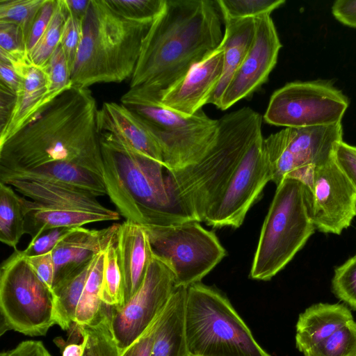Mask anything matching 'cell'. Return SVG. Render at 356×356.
Segmentation results:
<instances>
[{"mask_svg":"<svg viewBox=\"0 0 356 356\" xmlns=\"http://www.w3.org/2000/svg\"><path fill=\"white\" fill-rule=\"evenodd\" d=\"M97 111L90 90L72 85L0 145V169L24 170L68 162L103 177Z\"/></svg>","mask_w":356,"mask_h":356,"instance_id":"1","label":"cell"},{"mask_svg":"<svg viewBox=\"0 0 356 356\" xmlns=\"http://www.w3.org/2000/svg\"><path fill=\"white\" fill-rule=\"evenodd\" d=\"M222 16L216 1L165 0L143 42L129 88L159 95L218 49Z\"/></svg>","mask_w":356,"mask_h":356,"instance_id":"2","label":"cell"},{"mask_svg":"<svg viewBox=\"0 0 356 356\" xmlns=\"http://www.w3.org/2000/svg\"><path fill=\"white\" fill-rule=\"evenodd\" d=\"M218 120L216 141L197 162L176 170H165L166 182L175 200L199 222L204 221L248 149L262 135V117L250 107Z\"/></svg>","mask_w":356,"mask_h":356,"instance_id":"3","label":"cell"},{"mask_svg":"<svg viewBox=\"0 0 356 356\" xmlns=\"http://www.w3.org/2000/svg\"><path fill=\"white\" fill-rule=\"evenodd\" d=\"M99 134L107 195L127 220L144 227L194 221L170 193L163 164Z\"/></svg>","mask_w":356,"mask_h":356,"instance_id":"4","label":"cell"},{"mask_svg":"<svg viewBox=\"0 0 356 356\" xmlns=\"http://www.w3.org/2000/svg\"><path fill=\"white\" fill-rule=\"evenodd\" d=\"M152 22L127 19L105 0H91L71 72L73 86L87 88L131 78Z\"/></svg>","mask_w":356,"mask_h":356,"instance_id":"5","label":"cell"},{"mask_svg":"<svg viewBox=\"0 0 356 356\" xmlns=\"http://www.w3.org/2000/svg\"><path fill=\"white\" fill-rule=\"evenodd\" d=\"M185 335L192 356H271L225 295L201 282L186 288Z\"/></svg>","mask_w":356,"mask_h":356,"instance_id":"6","label":"cell"},{"mask_svg":"<svg viewBox=\"0 0 356 356\" xmlns=\"http://www.w3.org/2000/svg\"><path fill=\"white\" fill-rule=\"evenodd\" d=\"M315 229L307 187L298 179L284 178L277 186L264 221L250 277L271 280L304 247Z\"/></svg>","mask_w":356,"mask_h":356,"instance_id":"7","label":"cell"},{"mask_svg":"<svg viewBox=\"0 0 356 356\" xmlns=\"http://www.w3.org/2000/svg\"><path fill=\"white\" fill-rule=\"evenodd\" d=\"M120 104L137 115L153 136L166 170L195 163L216 141L218 120L202 109L185 116L162 105L157 95L137 88H129Z\"/></svg>","mask_w":356,"mask_h":356,"instance_id":"8","label":"cell"},{"mask_svg":"<svg viewBox=\"0 0 356 356\" xmlns=\"http://www.w3.org/2000/svg\"><path fill=\"white\" fill-rule=\"evenodd\" d=\"M0 270L1 334L14 330L29 337L46 335L56 325L51 291L22 250H14Z\"/></svg>","mask_w":356,"mask_h":356,"instance_id":"9","label":"cell"},{"mask_svg":"<svg viewBox=\"0 0 356 356\" xmlns=\"http://www.w3.org/2000/svg\"><path fill=\"white\" fill-rule=\"evenodd\" d=\"M144 228L152 254L172 270L175 287L200 282L226 256L216 234L199 222Z\"/></svg>","mask_w":356,"mask_h":356,"instance_id":"10","label":"cell"},{"mask_svg":"<svg viewBox=\"0 0 356 356\" xmlns=\"http://www.w3.org/2000/svg\"><path fill=\"white\" fill-rule=\"evenodd\" d=\"M343 140L341 123L329 126L284 128L263 138L272 181L277 186L284 178L302 182L309 189L314 169L334 156Z\"/></svg>","mask_w":356,"mask_h":356,"instance_id":"11","label":"cell"},{"mask_svg":"<svg viewBox=\"0 0 356 356\" xmlns=\"http://www.w3.org/2000/svg\"><path fill=\"white\" fill-rule=\"evenodd\" d=\"M348 97L324 80L287 83L271 95L264 120L286 128L329 126L341 123Z\"/></svg>","mask_w":356,"mask_h":356,"instance_id":"12","label":"cell"},{"mask_svg":"<svg viewBox=\"0 0 356 356\" xmlns=\"http://www.w3.org/2000/svg\"><path fill=\"white\" fill-rule=\"evenodd\" d=\"M260 136L248 149L204 222L215 228L239 227L268 182L270 169Z\"/></svg>","mask_w":356,"mask_h":356,"instance_id":"13","label":"cell"},{"mask_svg":"<svg viewBox=\"0 0 356 356\" xmlns=\"http://www.w3.org/2000/svg\"><path fill=\"white\" fill-rule=\"evenodd\" d=\"M175 288L170 268L152 254L138 291L121 308L112 307V327L120 353L161 314Z\"/></svg>","mask_w":356,"mask_h":356,"instance_id":"14","label":"cell"},{"mask_svg":"<svg viewBox=\"0 0 356 356\" xmlns=\"http://www.w3.org/2000/svg\"><path fill=\"white\" fill-rule=\"evenodd\" d=\"M308 190L316 229L340 235L351 225L356 217V191L334 156L314 169Z\"/></svg>","mask_w":356,"mask_h":356,"instance_id":"15","label":"cell"},{"mask_svg":"<svg viewBox=\"0 0 356 356\" xmlns=\"http://www.w3.org/2000/svg\"><path fill=\"white\" fill-rule=\"evenodd\" d=\"M255 22L252 45L220 99L218 108L222 111L258 90L276 65L282 45L273 19L266 15Z\"/></svg>","mask_w":356,"mask_h":356,"instance_id":"16","label":"cell"},{"mask_svg":"<svg viewBox=\"0 0 356 356\" xmlns=\"http://www.w3.org/2000/svg\"><path fill=\"white\" fill-rule=\"evenodd\" d=\"M223 65L224 51L219 47L175 84L157 95L160 102L185 116L197 113L209 104L221 79Z\"/></svg>","mask_w":356,"mask_h":356,"instance_id":"17","label":"cell"},{"mask_svg":"<svg viewBox=\"0 0 356 356\" xmlns=\"http://www.w3.org/2000/svg\"><path fill=\"white\" fill-rule=\"evenodd\" d=\"M97 122L99 134L111 136L163 165L160 148L153 136L138 117L120 103H103L98 108Z\"/></svg>","mask_w":356,"mask_h":356,"instance_id":"18","label":"cell"},{"mask_svg":"<svg viewBox=\"0 0 356 356\" xmlns=\"http://www.w3.org/2000/svg\"><path fill=\"white\" fill-rule=\"evenodd\" d=\"M115 245L126 302L141 286L152 252L145 229L127 220L119 224Z\"/></svg>","mask_w":356,"mask_h":356,"instance_id":"19","label":"cell"},{"mask_svg":"<svg viewBox=\"0 0 356 356\" xmlns=\"http://www.w3.org/2000/svg\"><path fill=\"white\" fill-rule=\"evenodd\" d=\"M118 227L119 224L99 230L74 227L51 252L55 266L54 284L104 250Z\"/></svg>","mask_w":356,"mask_h":356,"instance_id":"20","label":"cell"},{"mask_svg":"<svg viewBox=\"0 0 356 356\" xmlns=\"http://www.w3.org/2000/svg\"><path fill=\"white\" fill-rule=\"evenodd\" d=\"M4 184L42 204L104 214L120 219L118 212L103 206L93 194L79 188L49 182L18 179L8 180Z\"/></svg>","mask_w":356,"mask_h":356,"instance_id":"21","label":"cell"},{"mask_svg":"<svg viewBox=\"0 0 356 356\" xmlns=\"http://www.w3.org/2000/svg\"><path fill=\"white\" fill-rule=\"evenodd\" d=\"M18 179L49 182L79 188L96 197L107 195L103 177L99 174L68 162H54L33 169H0V182Z\"/></svg>","mask_w":356,"mask_h":356,"instance_id":"22","label":"cell"},{"mask_svg":"<svg viewBox=\"0 0 356 356\" xmlns=\"http://www.w3.org/2000/svg\"><path fill=\"white\" fill-rule=\"evenodd\" d=\"M352 320L350 310L343 304L319 302L309 306L298 316L296 348L304 353Z\"/></svg>","mask_w":356,"mask_h":356,"instance_id":"23","label":"cell"},{"mask_svg":"<svg viewBox=\"0 0 356 356\" xmlns=\"http://www.w3.org/2000/svg\"><path fill=\"white\" fill-rule=\"evenodd\" d=\"M21 78L15 102L8 121L0 129V145L19 130L39 110L45 106L47 80L43 68L32 63L18 69Z\"/></svg>","mask_w":356,"mask_h":356,"instance_id":"24","label":"cell"},{"mask_svg":"<svg viewBox=\"0 0 356 356\" xmlns=\"http://www.w3.org/2000/svg\"><path fill=\"white\" fill-rule=\"evenodd\" d=\"M222 19L225 31L219 47L224 51L223 71L220 82L209 102L217 108L226 88L252 45L256 30L255 19Z\"/></svg>","mask_w":356,"mask_h":356,"instance_id":"25","label":"cell"},{"mask_svg":"<svg viewBox=\"0 0 356 356\" xmlns=\"http://www.w3.org/2000/svg\"><path fill=\"white\" fill-rule=\"evenodd\" d=\"M186 287H176L160 315L149 356H188L185 335Z\"/></svg>","mask_w":356,"mask_h":356,"instance_id":"26","label":"cell"},{"mask_svg":"<svg viewBox=\"0 0 356 356\" xmlns=\"http://www.w3.org/2000/svg\"><path fill=\"white\" fill-rule=\"evenodd\" d=\"M22 201L24 232L31 239L53 228L82 227L92 222L119 220L116 217L104 214L42 204L24 197H22Z\"/></svg>","mask_w":356,"mask_h":356,"instance_id":"27","label":"cell"},{"mask_svg":"<svg viewBox=\"0 0 356 356\" xmlns=\"http://www.w3.org/2000/svg\"><path fill=\"white\" fill-rule=\"evenodd\" d=\"M93 259L79 266L53 286L54 317L56 324L63 330H70L75 323L76 309Z\"/></svg>","mask_w":356,"mask_h":356,"instance_id":"28","label":"cell"},{"mask_svg":"<svg viewBox=\"0 0 356 356\" xmlns=\"http://www.w3.org/2000/svg\"><path fill=\"white\" fill-rule=\"evenodd\" d=\"M112 307L103 304L100 312L88 325L75 326L86 339L83 356H120L111 321Z\"/></svg>","mask_w":356,"mask_h":356,"instance_id":"29","label":"cell"},{"mask_svg":"<svg viewBox=\"0 0 356 356\" xmlns=\"http://www.w3.org/2000/svg\"><path fill=\"white\" fill-rule=\"evenodd\" d=\"M22 197L12 186L0 182V241L14 250L25 234Z\"/></svg>","mask_w":356,"mask_h":356,"instance_id":"30","label":"cell"},{"mask_svg":"<svg viewBox=\"0 0 356 356\" xmlns=\"http://www.w3.org/2000/svg\"><path fill=\"white\" fill-rule=\"evenodd\" d=\"M104 250L100 251L94 257L76 309L74 323L76 325L90 324L100 312L104 304L101 300V288Z\"/></svg>","mask_w":356,"mask_h":356,"instance_id":"31","label":"cell"},{"mask_svg":"<svg viewBox=\"0 0 356 356\" xmlns=\"http://www.w3.org/2000/svg\"><path fill=\"white\" fill-rule=\"evenodd\" d=\"M115 236L104 250V261L101 288L102 302L115 309L121 308L125 303L124 283L118 263Z\"/></svg>","mask_w":356,"mask_h":356,"instance_id":"32","label":"cell"},{"mask_svg":"<svg viewBox=\"0 0 356 356\" xmlns=\"http://www.w3.org/2000/svg\"><path fill=\"white\" fill-rule=\"evenodd\" d=\"M67 17L63 0H57L54 13L46 31L29 53L33 65L44 67L59 45L63 26Z\"/></svg>","mask_w":356,"mask_h":356,"instance_id":"33","label":"cell"},{"mask_svg":"<svg viewBox=\"0 0 356 356\" xmlns=\"http://www.w3.org/2000/svg\"><path fill=\"white\" fill-rule=\"evenodd\" d=\"M304 356H356V322L348 321Z\"/></svg>","mask_w":356,"mask_h":356,"instance_id":"34","label":"cell"},{"mask_svg":"<svg viewBox=\"0 0 356 356\" xmlns=\"http://www.w3.org/2000/svg\"><path fill=\"white\" fill-rule=\"evenodd\" d=\"M0 60L15 70L32 63L22 30L13 24L0 22Z\"/></svg>","mask_w":356,"mask_h":356,"instance_id":"35","label":"cell"},{"mask_svg":"<svg viewBox=\"0 0 356 356\" xmlns=\"http://www.w3.org/2000/svg\"><path fill=\"white\" fill-rule=\"evenodd\" d=\"M44 1L0 0V22L17 26L22 30L27 44L35 17Z\"/></svg>","mask_w":356,"mask_h":356,"instance_id":"36","label":"cell"},{"mask_svg":"<svg viewBox=\"0 0 356 356\" xmlns=\"http://www.w3.org/2000/svg\"><path fill=\"white\" fill-rule=\"evenodd\" d=\"M222 17L257 19L271 13L285 3L284 0H216Z\"/></svg>","mask_w":356,"mask_h":356,"instance_id":"37","label":"cell"},{"mask_svg":"<svg viewBox=\"0 0 356 356\" xmlns=\"http://www.w3.org/2000/svg\"><path fill=\"white\" fill-rule=\"evenodd\" d=\"M43 68L47 80V93L44 104L47 105L58 95L72 86L71 74L63 51L59 45Z\"/></svg>","mask_w":356,"mask_h":356,"instance_id":"38","label":"cell"},{"mask_svg":"<svg viewBox=\"0 0 356 356\" xmlns=\"http://www.w3.org/2000/svg\"><path fill=\"white\" fill-rule=\"evenodd\" d=\"M122 17L138 22H153L162 12L165 0H105Z\"/></svg>","mask_w":356,"mask_h":356,"instance_id":"39","label":"cell"},{"mask_svg":"<svg viewBox=\"0 0 356 356\" xmlns=\"http://www.w3.org/2000/svg\"><path fill=\"white\" fill-rule=\"evenodd\" d=\"M331 287L338 299L356 310V254L335 268Z\"/></svg>","mask_w":356,"mask_h":356,"instance_id":"40","label":"cell"},{"mask_svg":"<svg viewBox=\"0 0 356 356\" xmlns=\"http://www.w3.org/2000/svg\"><path fill=\"white\" fill-rule=\"evenodd\" d=\"M82 21L68 15L61 35L60 44L64 52L70 74L81 40Z\"/></svg>","mask_w":356,"mask_h":356,"instance_id":"41","label":"cell"},{"mask_svg":"<svg viewBox=\"0 0 356 356\" xmlns=\"http://www.w3.org/2000/svg\"><path fill=\"white\" fill-rule=\"evenodd\" d=\"M74 228L58 227L46 230L31 239L29 245L22 250V253L25 257L49 253Z\"/></svg>","mask_w":356,"mask_h":356,"instance_id":"42","label":"cell"},{"mask_svg":"<svg viewBox=\"0 0 356 356\" xmlns=\"http://www.w3.org/2000/svg\"><path fill=\"white\" fill-rule=\"evenodd\" d=\"M57 0H45L37 13L27 40L29 53L33 49L48 27L55 10Z\"/></svg>","mask_w":356,"mask_h":356,"instance_id":"43","label":"cell"},{"mask_svg":"<svg viewBox=\"0 0 356 356\" xmlns=\"http://www.w3.org/2000/svg\"><path fill=\"white\" fill-rule=\"evenodd\" d=\"M334 156L356 191V146L342 140L337 145Z\"/></svg>","mask_w":356,"mask_h":356,"instance_id":"44","label":"cell"},{"mask_svg":"<svg viewBox=\"0 0 356 356\" xmlns=\"http://www.w3.org/2000/svg\"><path fill=\"white\" fill-rule=\"evenodd\" d=\"M26 259L35 275L51 291L53 295L55 266L51 253L26 257Z\"/></svg>","mask_w":356,"mask_h":356,"instance_id":"45","label":"cell"},{"mask_svg":"<svg viewBox=\"0 0 356 356\" xmlns=\"http://www.w3.org/2000/svg\"><path fill=\"white\" fill-rule=\"evenodd\" d=\"M160 315L142 333V334H140L134 342H132L120 354V356L150 355Z\"/></svg>","mask_w":356,"mask_h":356,"instance_id":"46","label":"cell"},{"mask_svg":"<svg viewBox=\"0 0 356 356\" xmlns=\"http://www.w3.org/2000/svg\"><path fill=\"white\" fill-rule=\"evenodd\" d=\"M0 356H52L40 341L26 340L15 348L2 351Z\"/></svg>","mask_w":356,"mask_h":356,"instance_id":"47","label":"cell"},{"mask_svg":"<svg viewBox=\"0 0 356 356\" xmlns=\"http://www.w3.org/2000/svg\"><path fill=\"white\" fill-rule=\"evenodd\" d=\"M332 13L341 24L356 28V0H337L333 3Z\"/></svg>","mask_w":356,"mask_h":356,"instance_id":"48","label":"cell"},{"mask_svg":"<svg viewBox=\"0 0 356 356\" xmlns=\"http://www.w3.org/2000/svg\"><path fill=\"white\" fill-rule=\"evenodd\" d=\"M1 86L16 95L21 83V78L13 67L8 63L0 60Z\"/></svg>","mask_w":356,"mask_h":356,"instance_id":"49","label":"cell"},{"mask_svg":"<svg viewBox=\"0 0 356 356\" xmlns=\"http://www.w3.org/2000/svg\"><path fill=\"white\" fill-rule=\"evenodd\" d=\"M0 129L3 128L9 120L15 102V94L5 87H0Z\"/></svg>","mask_w":356,"mask_h":356,"instance_id":"50","label":"cell"},{"mask_svg":"<svg viewBox=\"0 0 356 356\" xmlns=\"http://www.w3.org/2000/svg\"><path fill=\"white\" fill-rule=\"evenodd\" d=\"M91 0H63L68 15L83 20L90 4Z\"/></svg>","mask_w":356,"mask_h":356,"instance_id":"51","label":"cell"},{"mask_svg":"<svg viewBox=\"0 0 356 356\" xmlns=\"http://www.w3.org/2000/svg\"><path fill=\"white\" fill-rule=\"evenodd\" d=\"M82 337V341L80 343H71L64 346L63 348V356H83L85 347L86 339Z\"/></svg>","mask_w":356,"mask_h":356,"instance_id":"52","label":"cell"},{"mask_svg":"<svg viewBox=\"0 0 356 356\" xmlns=\"http://www.w3.org/2000/svg\"><path fill=\"white\" fill-rule=\"evenodd\" d=\"M188 356H192V355H188Z\"/></svg>","mask_w":356,"mask_h":356,"instance_id":"53","label":"cell"},{"mask_svg":"<svg viewBox=\"0 0 356 356\" xmlns=\"http://www.w3.org/2000/svg\"></svg>","mask_w":356,"mask_h":356,"instance_id":"54","label":"cell"}]
</instances>
